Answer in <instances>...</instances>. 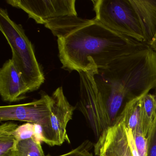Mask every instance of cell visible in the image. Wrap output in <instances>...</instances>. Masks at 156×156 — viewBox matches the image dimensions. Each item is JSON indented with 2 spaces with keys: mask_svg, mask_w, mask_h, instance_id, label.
<instances>
[{
  "mask_svg": "<svg viewBox=\"0 0 156 156\" xmlns=\"http://www.w3.org/2000/svg\"><path fill=\"white\" fill-rule=\"evenodd\" d=\"M51 97L50 119L46 126L41 127V140L53 147L61 146L65 141L70 143L66 127L73 118L75 108L68 102L62 87H58Z\"/></svg>",
  "mask_w": 156,
  "mask_h": 156,
  "instance_id": "cell-6",
  "label": "cell"
},
{
  "mask_svg": "<svg viewBox=\"0 0 156 156\" xmlns=\"http://www.w3.org/2000/svg\"><path fill=\"white\" fill-rule=\"evenodd\" d=\"M94 77L105 106L110 127L115 124L128 101L126 94L122 87L109 82L100 75L98 69L95 71Z\"/></svg>",
  "mask_w": 156,
  "mask_h": 156,
  "instance_id": "cell-9",
  "label": "cell"
},
{
  "mask_svg": "<svg viewBox=\"0 0 156 156\" xmlns=\"http://www.w3.org/2000/svg\"><path fill=\"white\" fill-rule=\"evenodd\" d=\"M141 27L145 42L149 44L156 35V0H129Z\"/></svg>",
  "mask_w": 156,
  "mask_h": 156,
  "instance_id": "cell-12",
  "label": "cell"
},
{
  "mask_svg": "<svg viewBox=\"0 0 156 156\" xmlns=\"http://www.w3.org/2000/svg\"><path fill=\"white\" fill-rule=\"evenodd\" d=\"M151 47L152 49L154 50L155 51H156V38L154 39L149 44Z\"/></svg>",
  "mask_w": 156,
  "mask_h": 156,
  "instance_id": "cell-23",
  "label": "cell"
},
{
  "mask_svg": "<svg viewBox=\"0 0 156 156\" xmlns=\"http://www.w3.org/2000/svg\"><path fill=\"white\" fill-rule=\"evenodd\" d=\"M91 21V20L82 19L77 16H67L50 21L44 26L51 30L55 36L59 38L67 35Z\"/></svg>",
  "mask_w": 156,
  "mask_h": 156,
  "instance_id": "cell-14",
  "label": "cell"
},
{
  "mask_svg": "<svg viewBox=\"0 0 156 156\" xmlns=\"http://www.w3.org/2000/svg\"><path fill=\"white\" fill-rule=\"evenodd\" d=\"M156 36H155V38H154V39H156Z\"/></svg>",
  "mask_w": 156,
  "mask_h": 156,
  "instance_id": "cell-25",
  "label": "cell"
},
{
  "mask_svg": "<svg viewBox=\"0 0 156 156\" xmlns=\"http://www.w3.org/2000/svg\"><path fill=\"white\" fill-rule=\"evenodd\" d=\"M147 156H156V117L147 137Z\"/></svg>",
  "mask_w": 156,
  "mask_h": 156,
  "instance_id": "cell-20",
  "label": "cell"
},
{
  "mask_svg": "<svg viewBox=\"0 0 156 156\" xmlns=\"http://www.w3.org/2000/svg\"><path fill=\"white\" fill-rule=\"evenodd\" d=\"M19 126L12 122H7L0 126V156H16L18 140L15 131Z\"/></svg>",
  "mask_w": 156,
  "mask_h": 156,
  "instance_id": "cell-15",
  "label": "cell"
},
{
  "mask_svg": "<svg viewBox=\"0 0 156 156\" xmlns=\"http://www.w3.org/2000/svg\"><path fill=\"white\" fill-rule=\"evenodd\" d=\"M115 156H133L130 150L126 127L124 122L118 118L115 124L108 128L97 140Z\"/></svg>",
  "mask_w": 156,
  "mask_h": 156,
  "instance_id": "cell-11",
  "label": "cell"
},
{
  "mask_svg": "<svg viewBox=\"0 0 156 156\" xmlns=\"http://www.w3.org/2000/svg\"><path fill=\"white\" fill-rule=\"evenodd\" d=\"M94 148L95 154L96 156H115L101 144L96 143L94 145Z\"/></svg>",
  "mask_w": 156,
  "mask_h": 156,
  "instance_id": "cell-22",
  "label": "cell"
},
{
  "mask_svg": "<svg viewBox=\"0 0 156 156\" xmlns=\"http://www.w3.org/2000/svg\"><path fill=\"white\" fill-rule=\"evenodd\" d=\"M51 96L43 92L40 99L30 103L0 107V121L18 120L40 125L48 124L51 113Z\"/></svg>",
  "mask_w": 156,
  "mask_h": 156,
  "instance_id": "cell-8",
  "label": "cell"
},
{
  "mask_svg": "<svg viewBox=\"0 0 156 156\" xmlns=\"http://www.w3.org/2000/svg\"><path fill=\"white\" fill-rule=\"evenodd\" d=\"M30 90L12 59L0 70V94L5 102H18L26 98Z\"/></svg>",
  "mask_w": 156,
  "mask_h": 156,
  "instance_id": "cell-10",
  "label": "cell"
},
{
  "mask_svg": "<svg viewBox=\"0 0 156 156\" xmlns=\"http://www.w3.org/2000/svg\"><path fill=\"white\" fill-rule=\"evenodd\" d=\"M140 117L141 132L147 137L156 117V97L155 94H148L142 97Z\"/></svg>",
  "mask_w": 156,
  "mask_h": 156,
  "instance_id": "cell-16",
  "label": "cell"
},
{
  "mask_svg": "<svg viewBox=\"0 0 156 156\" xmlns=\"http://www.w3.org/2000/svg\"><path fill=\"white\" fill-rule=\"evenodd\" d=\"M104 78L122 87L128 101L156 87V51L149 45L98 69Z\"/></svg>",
  "mask_w": 156,
  "mask_h": 156,
  "instance_id": "cell-2",
  "label": "cell"
},
{
  "mask_svg": "<svg viewBox=\"0 0 156 156\" xmlns=\"http://www.w3.org/2000/svg\"><path fill=\"white\" fill-rule=\"evenodd\" d=\"M155 95L156 96V91H155Z\"/></svg>",
  "mask_w": 156,
  "mask_h": 156,
  "instance_id": "cell-24",
  "label": "cell"
},
{
  "mask_svg": "<svg viewBox=\"0 0 156 156\" xmlns=\"http://www.w3.org/2000/svg\"><path fill=\"white\" fill-rule=\"evenodd\" d=\"M144 96L135 98L128 101L118 117L124 122L125 127L131 130L132 134L142 133L140 115L141 99Z\"/></svg>",
  "mask_w": 156,
  "mask_h": 156,
  "instance_id": "cell-13",
  "label": "cell"
},
{
  "mask_svg": "<svg viewBox=\"0 0 156 156\" xmlns=\"http://www.w3.org/2000/svg\"><path fill=\"white\" fill-rule=\"evenodd\" d=\"M15 135L18 141L31 138H35V124L26 123L19 126L15 131Z\"/></svg>",
  "mask_w": 156,
  "mask_h": 156,
  "instance_id": "cell-18",
  "label": "cell"
},
{
  "mask_svg": "<svg viewBox=\"0 0 156 156\" xmlns=\"http://www.w3.org/2000/svg\"><path fill=\"white\" fill-rule=\"evenodd\" d=\"M96 70L79 73L80 98L77 106L98 140L109 127V125L101 94L94 77Z\"/></svg>",
  "mask_w": 156,
  "mask_h": 156,
  "instance_id": "cell-5",
  "label": "cell"
},
{
  "mask_svg": "<svg viewBox=\"0 0 156 156\" xmlns=\"http://www.w3.org/2000/svg\"><path fill=\"white\" fill-rule=\"evenodd\" d=\"M0 30L11 48L12 60L30 92L38 90L45 78L33 46L22 26L13 22L3 9H0Z\"/></svg>",
  "mask_w": 156,
  "mask_h": 156,
  "instance_id": "cell-3",
  "label": "cell"
},
{
  "mask_svg": "<svg viewBox=\"0 0 156 156\" xmlns=\"http://www.w3.org/2000/svg\"><path fill=\"white\" fill-rule=\"evenodd\" d=\"M62 68L69 72L105 68L113 61L148 46L91 20L64 37L57 38Z\"/></svg>",
  "mask_w": 156,
  "mask_h": 156,
  "instance_id": "cell-1",
  "label": "cell"
},
{
  "mask_svg": "<svg viewBox=\"0 0 156 156\" xmlns=\"http://www.w3.org/2000/svg\"><path fill=\"white\" fill-rule=\"evenodd\" d=\"M92 2L96 14L94 20L115 32L145 43L141 27L129 0Z\"/></svg>",
  "mask_w": 156,
  "mask_h": 156,
  "instance_id": "cell-4",
  "label": "cell"
},
{
  "mask_svg": "<svg viewBox=\"0 0 156 156\" xmlns=\"http://www.w3.org/2000/svg\"><path fill=\"white\" fill-rule=\"evenodd\" d=\"M16 156H45L41 141L34 138L18 141Z\"/></svg>",
  "mask_w": 156,
  "mask_h": 156,
  "instance_id": "cell-17",
  "label": "cell"
},
{
  "mask_svg": "<svg viewBox=\"0 0 156 156\" xmlns=\"http://www.w3.org/2000/svg\"><path fill=\"white\" fill-rule=\"evenodd\" d=\"M94 147V144L90 140L84 141L78 147L67 153L57 156H94L91 150ZM45 156H52L50 154Z\"/></svg>",
  "mask_w": 156,
  "mask_h": 156,
  "instance_id": "cell-19",
  "label": "cell"
},
{
  "mask_svg": "<svg viewBox=\"0 0 156 156\" xmlns=\"http://www.w3.org/2000/svg\"><path fill=\"white\" fill-rule=\"evenodd\" d=\"M6 2L23 10L38 24L45 25L57 18L77 16L75 0H8Z\"/></svg>",
  "mask_w": 156,
  "mask_h": 156,
  "instance_id": "cell-7",
  "label": "cell"
},
{
  "mask_svg": "<svg viewBox=\"0 0 156 156\" xmlns=\"http://www.w3.org/2000/svg\"><path fill=\"white\" fill-rule=\"evenodd\" d=\"M139 156H147V137L141 132L132 134Z\"/></svg>",
  "mask_w": 156,
  "mask_h": 156,
  "instance_id": "cell-21",
  "label": "cell"
}]
</instances>
